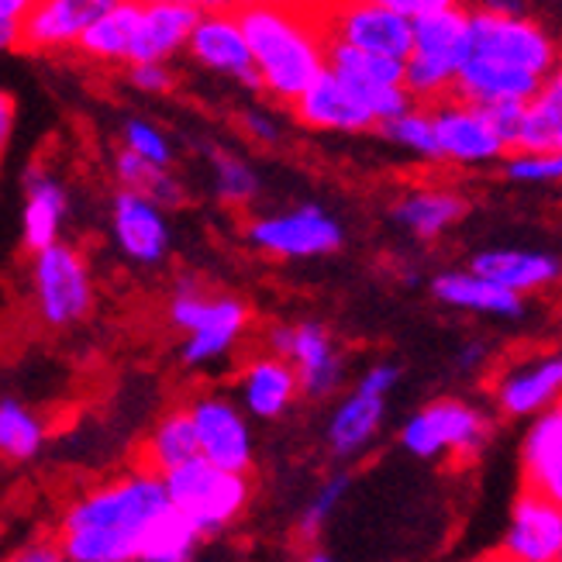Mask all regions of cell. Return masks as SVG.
Segmentation results:
<instances>
[{"mask_svg": "<svg viewBox=\"0 0 562 562\" xmlns=\"http://www.w3.org/2000/svg\"><path fill=\"white\" fill-rule=\"evenodd\" d=\"M559 66L562 45L542 21L470 8V56L452 93L483 108L528 104Z\"/></svg>", "mask_w": 562, "mask_h": 562, "instance_id": "1", "label": "cell"}, {"mask_svg": "<svg viewBox=\"0 0 562 562\" xmlns=\"http://www.w3.org/2000/svg\"><path fill=\"white\" fill-rule=\"evenodd\" d=\"M166 510V480L135 467L72 497L59 515L56 539L66 562H138L145 535Z\"/></svg>", "mask_w": 562, "mask_h": 562, "instance_id": "2", "label": "cell"}, {"mask_svg": "<svg viewBox=\"0 0 562 562\" xmlns=\"http://www.w3.org/2000/svg\"><path fill=\"white\" fill-rule=\"evenodd\" d=\"M249 35L259 83L273 104L290 108L328 69L322 8L304 0H246L238 8Z\"/></svg>", "mask_w": 562, "mask_h": 562, "instance_id": "3", "label": "cell"}, {"mask_svg": "<svg viewBox=\"0 0 562 562\" xmlns=\"http://www.w3.org/2000/svg\"><path fill=\"white\" fill-rule=\"evenodd\" d=\"M166 317L177 331H183L180 362L187 370H207L235 352L252 322V311L235 293H211L193 277H180L169 293Z\"/></svg>", "mask_w": 562, "mask_h": 562, "instance_id": "4", "label": "cell"}, {"mask_svg": "<svg viewBox=\"0 0 562 562\" xmlns=\"http://www.w3.org/2000/svg\"><path fill=\"white\" fill-rule=\"evenodd\" d=\"M470 56V8H442L414 21V45L407 56V90L418 104L452 97L456 77Z\"/></svg>", "mask_w": 562, "mask_h": 562, "instance_id": "5", "label": "cell"}, {"mask_svg": "<svg viewBox=\"0 0 562 562\" xmlns=\"http://www.w3.org/2000/svg\"><path fill=\"white\" fill-rule=\"evenodd\" d=\"M29 290H32V311L38 317V325L48 331L77 328L93 314L97 290H93L90 262L66 238L32 252Z\"/></svg>", "mask_w": 562, "mask_h": 562, "instance_id": "6", "label": "cell"}, {"mask_svg": "<svg viewBox=\"0 0 562 562\" xmlns=\"http://www.w3.org/2000/svg\"><path fill=\"white\" fill-rule=\"evenodd\" d=\"M162 480H166L169 504L198 525L204 531V539L225 535L241 515H246V507L252 501L249 473L225 470L204 456H193L183 467L169 470Z\"/></svg>", "mask_w": 562, "mask_h": 562, "instance_id": "7", "label": "cell"}, {"mask_svg": "<svg viewBox=\"0 0 562 562\" xmlns=\"http://www.w3.org/2000/svg\"><path fill=\"white\" fill-rule=\"evenodd\" d=\"M491 418L459 397H438L418 407L401 428V449L414 459H476L491 442Z\"/></svg>", "mask_w": 562, "mask_h": 562, "instance_id": "8", "label": "cell"}, {"mask_svg": "<svg viewBox=\"0 0 562 562\" xmlns=\"http://www.w3.org/2000/svg\"><path fill=\"white\" fill-rule=\"evenodd\" d=\"M246 241L266 259H283V262L325 259L346 246V228L325 207L301 204L290 211L249 217Z\"/></svg>", "mask_w": 562, "mask_h": 562, "instance_id": "9", "label": "cell"}, {"mask_svg": "<svg viewBox=\"0 0 562 562\" xmlns=\"http://www.w3.org/2000/svg\"><path fill=\"white\" fill-rule=\"evenodd\" d=\"M266 349L290 359L301 376V394L311 401H325L346 383V356L322 322L270 325L266 328Z\"/></svg>", "mask_w": 562, "mask_h": 562, "instance_id": "10", "label": "cell"}, {"mask_svg": "<svg viewBox=\"0 0 562 562\" xmlns=\"http://www.w3.org/2000/svg\"><path fill=\"white\" fill-rule=\"evenodd\" d=\"M317 8H322V21L331 42H346L394 59L411 56L414 21L407 14L373 4V0H325Z\"/></svg>", "mask_w": 562, "mask_h": 562, "instance_id": "11", "label": "cell"}, {"mask_svg": "<svg viewBox=\"0 0 562 562\" xmlns=\"http://www.w3.org/2000/svg\"><path fill=\"white\" fill-rule=\"evenodd\" d=\"M431 117H435L442 162L491 166V162H504V156L510 153V145L501 135L494 114L483 104L462 101V97L452 93L446 101L431 104Z\"/></svg>", "mask_w": 562, "mask_h": 562, "instance_id": "12", "label": "cell"}, {"mask_svg": "<svg viewBox=\"0 0 562 562\" xmlns=\"http://www.w3.org/2000/svg\"><path fill=\"white\" fill-rule=\"evenodd\" d=\"M111 238L114 249L138 270H159L173 252V228H169L166 207L125 187H117L111 201Z\"/></svg>", "mask_w": 562, "mask_h": 562, "instance_id": "13", "label": "cell"}, {"mask_svg": "<svg viewBox=\"0 0 562 562\" xmlns=\"http://www.w3.org/2000/svg\"><path fill=\"white\" fill-rule=\"evenodd\" d=\"M187 407L193 414V428H198L201 456L225 470L252 473L256 438L246 407L225 394H198Z\"/></svg>", "mask_w": 562, "mask_h": 562, "instance_id": "14", "label": "cell"}, {"mask_svg": "<svg viewBox=\"0 0 562 562\" xmlns=\"http://www.w3.org/2000/svg\"><path fill=\"white\" fill-rule=\"evenodd\" d=\"M187 56L201 69L214 72V77L235 80L246 90H262L259 72H256V59H252V45H249L246 29H241L238 11L201 14L198 29H193V35H190Z\"/></svg>", "mask_w": 562, "mask_h": 562, "instance_id": "15", "label": "cell"}, {"mask_svg": "<svg viewBox=\"0 0 562 562\" xmlns=\"http://www.w3.org/2000/svg\"><path fill=\"white\" fill-rule=\"evenodd\" d=\"M497 552L510 562H562V504L521 486Z\"/></svg>", "mask_w": 562, "mask_h": 562, "instance_id": "16", "label": "cell"}, {"mask_svg": "<svg viewBox=\"0 0 562 562\" xmlns=\"http://www.w3.org/2000/svg\"><path fill=\"white\" fill-rule=\"evenodd\" d=\"M297 125L311 132H331V135H366V132H380V117L373 108L362 101V97L341 83L331 69H325L297 101L290 104Z\"/></svg>", "mask_w": 562, "mask_h": 562, "instance_id": "17", "label": "cell"}, {"mask_svg": "<svg viewBox=\"0 0 562 562\" xmlns=\"http://www.w3.org/2000/svg\"><path fill=\"white\" fill-rule=\"evenodd\" d=\"M117 0H35L21 24V48L32 56L72 53L83 32Z\"/></svg>", "mask_w": 562, "mask_h": 562, "instance_id": "18", "label": "cell"}, {"mask_svg": "<svg viewBox=\"0 0 562 562\" xmlns=\"http://www.w3.org/2000/svg\"><path fill=\"white\" fill-rule=\"evenodd\" d=\"M235 397L256 422H280L301 397V376L290 359L266 349L252 356L235 376Z\"/></svg>", "mask_w": 562, "mask_h": 562, "instance_id": "19", "label": "cell"}, {"mask_svg": "<svg viewBox=\"0 0 562 562\" xmlns=\"http://www.w3.org/2000/svg\"><path fill=\"white\" fill-rule=\"evenodd\" d=\"M494 401L504 418H535L555 407L562 401V352L507 366L494 383Z\"/></svg>", "mask_w": 562, "mask_h": 562, "instance_id": "20", "label": "cell"}, {"mask_svg": "<svg viewBox=\"0 0 562 562\" xmlns=\"http://www.w3.org/2000/svg\"><path fill=\"white\" fill-rule=\"evenodd\" d=\"M21 246L24 252H38L63 238L69 217V190L48 166L32 162L21 177Z\"/></svg>", "mask_w": 562, "mask_h": 562, "instance_id": "21", "label": "cell"}, {"mask_svg": "<svg viewBox=\"0 0 562 562\" xmlns=\"http://www.w3.org/2000/svg\"><path fill=\"white\" fill-rule=\"evenodd\" d=\"M198 21H201V11L190 8L187 0H149V4H142L132 63L177 59L180 53H187Z\"/></svg>", "mask_w": 562, "mask_h": 562, "instance_id": "22", "label": "cell"}, {"mask_svg": "<svg viewBox=\"0 0 562 562\" xmlns=\"http://www.w3.org/2000/svg\"><path fill=\"white\" fill-rule=\"evenodd\" d=\"M470 214V201L452 187H411L390 207L394 225L418 241H435L449 235Z\"/></svg>", "mask_w": 562, "mask_h": 562, "instance_id": "23", "label": "cell"}, {"mask_svg": "<svg viewBox=\"0 0 562 562\" xmlns=\"http://www.w3.org/2000/svg\"><path fill=\"white\" fill-rule=\"evenodd\" d=\"M431 293H435V301H442L446 307L467 311V314H483V317H501V322H515V317L525 314L521 293L476 273L473 266H467V270L438 273L431 280Z\"/></svg>", "mask_w": 562, "mask_h": 562, "instance_id": "24", "label": "cell"}, {"mask_svg": "<svg viewBox=\"0 0 562 562\" xmlns=\"http://www.w3.org/2000/svg\"><path fill=\"white\" fill-rule=\"evenodd\" d=\"M383 422H386V397L352 386V394L346 401H338V407L328 418V428H325L328 452L341 462L366 456L376 446Z\"/></svg>", "mask_w": 562, "mask_h": 562, "instance_id": "25", "label": "cell"}, {"mask_svg": "<svg viewBox=\"0 0 562 562\" xmlns=\"http://www.w3.org/2000/svg\"><path fill=\"white\" fill-rule=\"evenodd\" d=\"M521 486L562 504V411L535 414L521 438Z\"/></svg>", "mask_w": 562, "mask_h": 562, "instance_id": "26", "label": "cell"}, {"mask_svg": "<svg viewBox=\"0 0 562 562\" xmlns=\"http://www.w3.org/2000/svg\"><path fill=\"white\" fill-rule=\"evenodd\" d=\"M470 266L476 273L497 280L501 286L521 293H542L555 283H562V259L542 249H483L470 259Z\"/></svg>", "mask_w": 562, "mask_h": 562, "instance_id": "27", "label": "cell"}, {"mask_svg": "<svg viewBox=\"0 0 562 562\" xmlns=\"http://www.w3.org/2000/svg\"><path fill=\"white\" fill-rule=\"evenodd\" d=\"M193 456H201V442H198V428H193V414L183 404V407H169L153 425V431L145 435V442L138 449V467L166 476L169 470L183 467Z\"/></svg>", "mask_w": 562, "mask_h": 562, "instance_id": "28", "label": "cell"}, {"mask_svg": "<svg viewBox=\"0 0 562 562\" xmlns=\"http://www.w3.org/2000/svg\"><path fill=\"white\" fill-rule=\"evenodd\" d=\"M138 18H142V0H117L111 11H104L83 32L77 53L101 66H128Z\"/></svg>", "mask_w": 562, "mask_h": 562, "instance_id": "29", "label": "cell"}, {"mask_svg": "<svg viewBox=\"0 0 562 562\" xmlns=\"http://www.w3.org/2000/svg\"><path fill=\"white\" fill-rule=\"evenodd\" d=\"M111 173H114L117 187L138 190L145 198H153L156 204H162L166 211L187 204V187L173 173V166H156L149 159L135 156L132 149H125V145H117V153L111 159Z\"/></svg>", "mask_w": 562, "mask_h": 562, "instance_id": "30", "label": "cell"}, {"mask_svg": "<svg viewBox=\"0 0 562 562\" xmlns=\"http://www.w3.org/2000/svg\"><path fill=\"white\" fill-rule=\"evenodd\" d=\"M48 442V425L42 414L14 397L0 401V459L11 467L35 462Z\"/></svg>", "mask_w": 562, "mask_h": 562, "instance_id": "31", "label": "cell"}, {"mask_svg": "<svg viewBox=\"0 0 562 562\" xmlns=\"http://www.w3.org/2000/svg\"><path fill=\"white\" fill-rule=\"evenodd\" d=\"M518 149H562V66L525 104Z\"/></svg>", "mask_w": 562, "mask_h": 562, "instance_id": "32", "label": "cell"}, {"mask_svg": "<svg viewBox=\"0 0 562 562\" xmlns=\"http://www.w3.org/2000/svg\"><path fill=\"white\" fill-rule=\"evenodd\" d=\"M204 542V531L169 504L166 515H159L149 535H145L138 562H190Z\"/></svg>", "mask_w": 562, "mask_h": 562, "instance_id": "33", "label": "cell"}, {"mask_svg": "<svg viewBox=\"0 0 562 562\" xmlns=\"http://www.w3.org/2000/svg\"><path fill=\"white\" fill-rule=\"evenodd\" d=\"M207 159H211V187H214L217 204H225L232 211H246L259 201L262 180L252 169V162L225 149H211Z\"/></svg>", "mask_w": 562, "mask_h": 562, "instance_id": "34", "label": "cell"}, {"mask_svg": "<svg viewBox=\"0 0 562 562\" xmlns=\"http://www.w3.org/2000/svg\"><path fill=\"white\" fill-rule=\"evenodd\" d=\"M380 135L394 145V149L414 156L418 162H442V149H438V132L431 104H414L404 114L390 117L386 125H380Z\"/></svg>", "mask_w": 562, "mask_h": 562, "instance_id": "35", "label": "cell"}, {"mask_svg": "<svg viewBox=\"0 0 562 562\" xmlns=\"http://www.w3.org/2000/svg\"><path fill=\"white\" fill-rule=\"evenodd\" d=\"M349 486H352V476H349V473H335V476H328L322 486H317V494L311 497V504L304 507V515H301V521H297V539H301L307 549H314V542L325 535V525L331 521V515L338 510V504L346 501Z\"/></svg>", "mask_w": 562, "mask_h": 562, "instance_id": "36", "label": "cell"}, {"mask_svg": "<svg viewBox=\"0 0 562 562\" xmlns=\"http://www.w3.org/2000/svg\"><path fill=\"white\" fill-rule=\"evenodd\" d=\"M501 173L510 183H562V149H515L501 162Z\"/></svg>", "mask_w": 562, "mask_h": 562, "instance_id": "37", "label": "cell"}, {"mask_svg": "<svg viewBox=\"0 0 562 562\" xmlns=\"http://www.w3.org/2000/svg\"><path fill=\"white\" fill-rule=\"evenodd\" d=\"M121 145L156 166H173V159H177V149H173V142H169V135L145 117H128L125 125H121Z\"/></svg>", "mask_w": 562, "mask_h": 562, "instance_id": "38", "label": "cell"}, {"mask_svg": "<svg viewBox=\"0 0 562 562\" xmlns=\"http://www.w3.org/2000/svg\"><path fill=\"white\" fill-rule=\"evenodd\" d=\"M128 83L138 93L162 97L177 87V77H173V69H169V63L149 59V63H128Z\"/></svg>", "mask_w": 562, "mask_h": 562, "instance_id": "39", "label": "cell"}, {"mask_svg": "<svg viewBox=\"0 0 562 562\" xmlns=\"http://www.w3.org/2000/svg\"><path fill=\"white\" fill-rule=\"evenodd\" d=\"M238 128L246 132V138L259 145H277L280 142V121L266 108H241L238 111Z\"/></svg>", "mask_w": 562, "mask_h": 562, "instance_id": "40", "label": "cell"}, {"mask_svg": "<svg viewBox=\"0 0 562 562\" xmlns=\"http://www.w3.org/2000/svg\"><path fill=\"white\" fill-rule=\"evenodd\" d=\"M397 383H401V370L394 362H373L370 370L356 380L359 390H370V394H380V397H390V390Z\"/></svg>", "mask_w": 562, "mask_h": 562, "instance_id": "41", "label": "cell"}, {"mask_svg": "<svg viewBox=\"0 0 562 562\" xmlns=\"http://www.w3.org/2000/svg\"><path fill=\"white\" fill-rule=\"evenodd\" d=\"M14 562H66L59 539H32L11 552Z\"/></svg>", "mask_w": 562, "mask_h": 562, "instance_id": "42", "label": "cell"}, {"mask_svg": "<svg viewBox=\"0 0 562 562\" xmlns=\"http://www.w3.org/2000/svg\"><path fill=\"white\" fill-rule=\"evenodd\" d=\"M373 4H383V8H390V11L407 14L411 21H418V18H425V14H431V11L456 8V4H462V0H373Z\"/></svg>", "mask_w": 562, "mask_h": 562, "instance_id": "43", "label": "cell"}, {"mask_svg": "<svg viewBox=\"0 0 562 562\" xmlns=\"http://www.w3.org/2000/svg\"><path fill=\"white\" fill-rule=\"evenodd\" d=\"M14 121H18V101L14 93L0 87V159H4L11 135H14Z\"/></svg>", "mask_w": 562, "mask_h": 562, "instance_id": "44", "label": "cell"}, {"mask_svg": "<svg viewBox=\"0 0 562 562\" xmlns=\"http://www.w3.org/2000/svg\"><path fill=\"white\" fill-rule=\"evenodd\" d=\"M486 359H491V346L486 341H467V346L459 349V356H456V362H459V370L462 373H476V370H483L486 366Z\"/></svg>", "mask_w": 562, "mask_h": 562, "instance_id": "45", "label": "cell"}, {"mask_svg": "<svg viewBox=\"0 0 562 562\" xmlns=\"http://www.w3.org/2000/svg\"><path fill=\"white\" fill-rule=\"evenodd\" d=\"M473 8L494 14H528V0H473Z\"/></svg>", "mask_w": 562, "mask_h": 562, "instance_id": "46", "label": "cell"}, {"mask_svg": "<svg viewBox=\"0 0 562 562\" xmlns=\"http://www.w3.org/2000/svg\"><path fill=\"white\" fill-rule=\"evenodd\" d=\"M190 8H198L201 14H214V11H238L246 0H187Z\"/></svg>", "mask_w": 562, "mask_h": 562, "instance_id": "47", "label": "cell"}, {"mask_svg": "<svg viewBox=\"0 0 562 562\" xmlns=\"http://www.w3.org/2000/svg\"><path fill=\"white\" fill-rule=\"evenodd\" d=\"M142 4H149V0H142Z\"/></svg>", "mask_w": 562, "mask_h": 562, "instance_id": "48", "label": "cell"}, {"mask_svg": "<svg viewBox=\"0 0 562 562\" xmlns=\"http://www.w3.org/2000/svg\"><path fill=\"white\" fill-rule=\"evenodd\" d=\"M559 411H562V401H559Z\"/></svg>", "mask_w": 562, "mask_h": 562, "instance_id": "49", "label": "cell"}]
</instances>
